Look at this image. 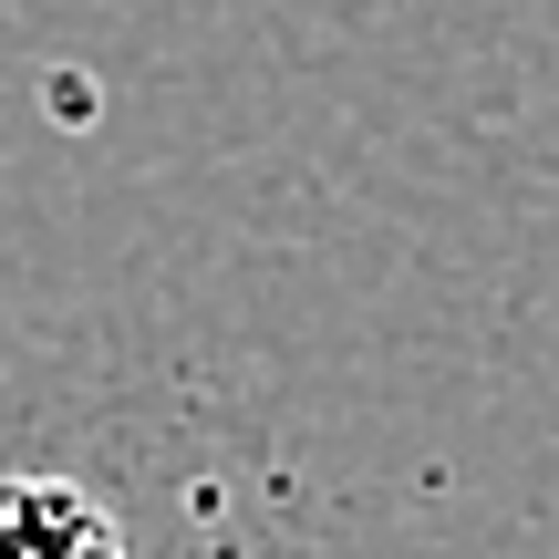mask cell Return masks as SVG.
Segmentation results:
<instances>
[{
  "instance_id": "6da1fadb",
  "label": "cell",
  "mask_w": 559,
  "mask_h": 559,
  "mask_svg": "<svg viewBox=\"0 0 559 559\" xmlns=\"http://www.w3.org/2000/svg\"><path fill=\"white\" fill-rule=\"evenodd\" d=\"M0 559H124L104 508L62 477H11L0 487Z\"/></svg>"
}]
</instances>
